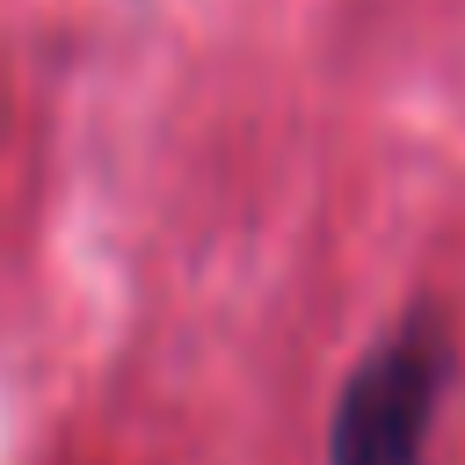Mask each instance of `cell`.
I'll return each mask as SVG.
<instances>
[{
  "mask_svg": "<svg viewBox=\"0 0 465 465\" xmlns=\"http://www.w3.org/2000/svg\"><path fill=\"white\" fill-rule=\"evenodd\" d=\"M458 341L436 305H407L341 378L327 414V465H429V429L450 392Z\"/></svg>",
  "mask_w": 465,
  "mask_h": 465,
  "instance_id": "cell-1",
  "label": "cell"
}]
</instances>
